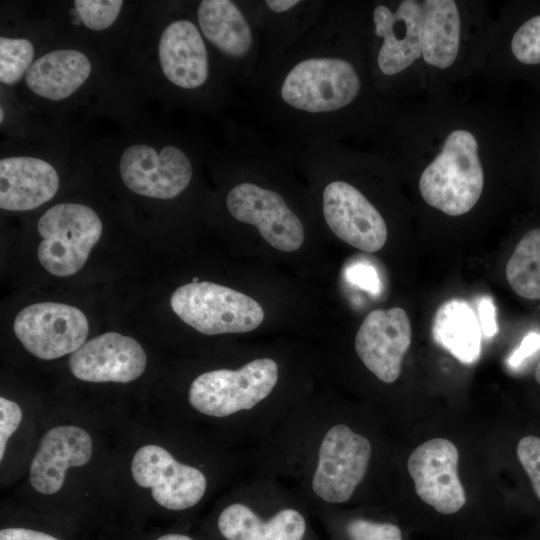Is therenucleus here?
Here are the masks:
<instances>
[{
	"label": "nucleus",
	"mask_w": 540,
	"mask_h": 540,
	"mask_svg": "<svg viewBox=\"0 0 540 540\" xmlns=\"http://www.w3.org/2000/svg\"><path fill=\"white\" fill-rule=\"evenodd\" d=\"M196 22L204 39L228 62L242 84L261 61L258 32L242 1L203 0Z\"/></svg>",
	"instance_id": "10"
},
{
	"label": "nucleus",
	"mask_w": 540,
	"mask_h": 540,
	"mask_svg": "<svg viewBox=\"0 0 540 540\" xmlns=\"http://www.w3.org/2000/svg\"><path fill=\"white\" fill-rule=\"evenodd\" d=\"M412 339L409 317L401 307L371 311L355 337V350L365 367L384 383L395 382Z\"/></svg>",
	"instance_id": "15"
},
{
	"label": "nucleus",
	"mask_w": 540,
	"mask_h": 540,
	"mask_svg": "<svg viewBox=\"0 0 540 540\" xmlns=\"http://www.w3.org/2000/svg\"><path fill=\"white\" fill-rule=\"evenodd\" d=\"M372 446L369 439L345 423L320 433L309 471L310 491L328 504L348 502L366 476Z\"/></svg>",
	"instance_id": "6"
},
{
	"label": "nucleus",
	"mask_w": 540,
	"mask_h": 540,
	"mask_svg": "<svg viewBox=\"0 0 540 540\" xmlns=\"http://www.w3.org/2000/svg\"><path fill=\"white\" fill-rule=\"evenodd\" d=\"M365 37L371 77L378 87L383 79L400 75L422 57V1L373 4Z\"/></svg>",
	"instance_id": "4"
},
{
	"label": "nucleus",
	"mask_w": 540,
	"mask_h": 540,
	"mask_svg": "<svg viewBox=\"0 0 540 540\" xmlns=\"http://www.w3.org/2000/svg\"><path fill=\"white\" fill-rule=\"evenodd\" d=\"M90 72V61L82 52L55 50L35 60L25 80L38 96L57 101L73 94L87 80Z\"/></svg>",
	"instance_id": "22"
},
{
	"label": "nucleus",
	"mask_w": 540,
	"mask_h": 540,
	"mask_svg": "<svg viewBox=\"0 0 540 540\" xmlns=\"http://www.w3.org/2000/svg\"><path fill=\"white\" fill-rule=\"evenodd\" d=\"M423 51L428 65L449 68L456 60L461 38V18L453 0L422 1Z\"/></svg>",
	"instance_id": "24"
},
{
	"label": "nucleus",
	"mask_w": 540,
	"mask_h": 540,
	"mask_svg": "<svg viewBox=\"0 0 540 540\" xmlns=\"http://www.w3.org/2000/svg\"><path fill=\"white\" fill-rule=\"evenodd\" d=\"M511 51L521 63L540 64V15L528 19L516 30Z\"/></svg>",
	"instance_id": "27"
},
{
	"label": "nucleus",
	"mask_w": 540,
	"mask_h": 540,
	"mask_svg": "<svg viewBox=\"0 0 540 540\" xmlns=\"http://www.w3.org/2000/svg\"><path fill=\"white\" fill-rule=\"evenodd\" d=\"M242 2L258 32L261 61L280 55L301 40L314 26L328 3L324 0Z\"/></svg>",
	"instance_id": "16"
},
{
	"label": "nucleus",
	"mask_w": 540,
	"mask_h": 540,
	"mask_svg": "<svg viewBox=\"0 0 540 540\" xmlns=\"http://www.w3.org/2000/svg\"><path fill=\"white\" fill-rule=\"evenodd\" d=\"M516 455L540 501V437H522L517 444Z\"/></svg>",
	"instance_id": "30"
},
{
	"label": "nucleus",
	"mask_w": 540,
	"mask_h": 540,
	"mask_svg": "<svg viewBox=\"0 0 540 540\" xmlns=\"http://www.w3.org/2000/svg\"><path fill=\"white\" fill-rule=\"evenodd\" d=\"M174 313L205 335L245 333L264 319L261 305L244 293L212 282L178 287L170 299Z\"/></svg>",
	"instance_id": "7"
},
{
	"label": "nucleus",
	"mask_w": 540,
	"mask_h": 540,
	"mask_svg": "<svg viewBox=\"0 0 540 540\" xmlns=\"http://www.w3.org/2000/svg\"><path fill=\"white\" fill-rule=\"evenodd\" d=\"M432 337L436 344L458 361L471 365L481 355L482 331L470 305L460 299L443 303L432 322Z\"/></svg>",
	"instance_id": "23"
},
{
	"label": "nucleus",
	"mask_w": 540,
	"mask_h": 540,
	"mask_svg": "<svg viewBox=\"0 0 540 540\" xmlns=\"http://www.w3.org/2000/svg\"><path fill=\"white\" fill-rule=\"evenodd\" d=\"M43 238L37 249L41 265L49 273L66 277L86 263L102 234V222L90 207L62 203L49 208L38 221Z\"/></svg>",
	"instance_id": "8"
},
{
	"label": "nucleus",
	"mask_w": 540,
	"mask_h": 540,
	"mask_svg": "<svg viewBox=\"0 0 540 540\" xmlns=\"http://www.w3.org/2000/svg\"><path fill=\"white\" fill-rule=\"evenodd\" d=\"M59 177L48 162L35 157L0 160V207L9 211L32 210L53 198Z\"/></svg>",
	"instance_id": "20"
},
{
	"label": "nucleus",
	"mask_w": 540,
	"mask_h": 540,
	"mask_svg": "<svg viewBox=\"0 0 540 540\" xmlns=\"http://www.w3.org/2000/svg\"><path fill=\"white\" fill-rule=\"evenodd\" d=\"M14 333L34 356L52 360L79 349L89 324L78 308L56 302H40L23 308L15 317Z\"/></svg>",
	"instance_id": "11"
},
{
	"label": "nucleus",
	"mask_w": 540,
	"mask_h": 540,
	"mask_svg": "<svg viewBox=\"0 0 540 540\" xmlns=\"http://www.w3.org/2000/svg\"><path fill=\"white\" fill-rule=\"evenodd\" d=\"M0 111H1L0 119H1V122H2L3 121V109L1 108Z\"/></svg>",
	"instance_id": "38"
},
{
	"label": "nucleus",
	"mask_w": 540,
	"mask_h": 540,
	"mask_svg": "<svg viewBox=\"0 0 540 540\" xmlns=\"http://www.w3.org/2000/svg\"><path fill=\"white\" fill-rule=\"evenodd\" d=\"M296 159L310 174L323 179L321 212L329 229L345 243L368 253L386 243L384 217L352 182L336 175L311 146L290 145Z\"/></svg>",
	"instance_id": "2"
},
{
	"label": "nucleus",
	"mask_w": 540,
	"mask_h": 540,
	"mask_svg": "<svg viewBox=\"0 0 540 540\" xmlns=\"http://www.w3.org/2000/svg\"><path fill=\"white\" fill-rule=\"evenodd\" d=\"M538 350H540V333L530 332L509 356L507 363L511 368H518L528 357Z\"/></svg>",
	"instance_id": "34"
},
{
	"label": "nucleus",
	"mask_w": 540,
	"mask_h": 540,
	"mask_svg": "<svg viewBox=\"0 0 540 540\" xmlns=\"http://www.w3.org/2000/svg\"><path fill=\"white\" fill-rule=\"evenodd\" d=\"M120 174L133 192L157 199H173L190 184L193 164L181 148L167 145L159 153L147 145L128 147L120 160Z\"/></svg>",
	"instance_id": "14"
},
{
	"label": "nucleus",
	"mask_w": 540,
	"mask_h": 540,
	"mask_svg": "<svg viewBox=\"0 0 540 540\" xmlns=\"http://www.w3.org/2000/svg\"><path fill=\"white\" fill-rule=\"evenodd\" d=\"M535 379H536V382L540 385V361L537 364L536 369H535Z\"/></svg>",
	"instance_id": "37"
},
{
	"label": "nucleus",
	"mask_w": 540,
	"mask_h": 540,
	"mask_svg": "<svg viewBox=\"0 0 540 540\" xmlns=\"http://www.w3.org/2000/svg\"><path fill=\"white\" fill-rule=\"evenodd\" d=\"M34 47L27 39L0 38V81L17 83L33 64Z\"/></svg>",
	"instance_id": "26"
},
{
	"label": "nucleus",
	"mask_w": 540,
	"mask_h": 540,
	"mask_svg": "<svg viewBox=\"0 0 540 540\" xmlns=\"http://www.w3.org/2000/svg\"><path fill=\"white\" fill-rule=\"evenodd\" d=\"M156 540H192V538L184 534L171 533L165 534Z\"/></svg>",
	"instance_id": "36"
},
{
	"label": "nucleus",
	"mask_w": 540,
	"mask_h": 540,
	"mask_svg": "<svg viewBox=\"0 0 540 540\" xmlns=\"http://www.w3.org/2000/svg\"><path fill=\"white\" fill-rule=\"evenodd\" d=\"M484 182L478 139L472 131L456 128L422 171L419 191L431 207L449 216H460L476 205Z\"/></svg>",
	"instance_id": "3"
},
{
	"label": "nucleus",
	"mask_w": 540,
	"mask_h": 540,
	"mask_svg": "<svg viewBox=\"0 0 540 540\" xmlns=\"http://www.w3.org/2000/svg\"><path fill=\"white\" fill-rule=\"evenodd\" d=\"M278 379L277 362L269 357L257 358L235 370L202 373L191 383L188 401L209 417L248 415L271 395Z\"/></svg>",
	"instance_id": "5"
},
{
	"label": "nucleus",
	"mask_w": 540,
	"mask_h": 540,
	"mask_svg": "<svg viewBox=\"0 0 540 540\" xmlns=\"http://www.w3.org/2000/svg\"><path fill=\"white\" fill-rule=\"evenodd\" d=\"M345 531L349 540H403L401 528L387 521L353 518Z\"/></svg>",
	"instance_id": "29"
},
{
	"label": "nucleus",
	"mask_w": 540,
	"mask_h": 540,
	"mask_svg": "<svg viewBox=\"0 0 540 540\" xmlns=\"http://www.w3.org/2000/svg\"><path fill=\"white\" fill-rule=\"evenodd\" d=\"M369 72L364 17L328 1L301 40L259 63L244 94L258 125L281 142H339L384 119Z\"/></svg>",
	"instance_id": "1"
},
{
	"label": "nucleus",
	"mask_w": 540,
	"mask_h": 540,
	"mask_svg": "<svg viewBox=\"0 0 540 540\" xmlns=\"http://www.w3.org/2000/svg\"><path fill=\"white\" fill-rule=\"evenodd\" d=\"M225 202L236 221L255 227L272 247L293 252L303 244L302 220L277 189L244 177L229 189Z\"/></svg>",
	"instance_id": "9"
},
{
	"label": "nucleus",
	"mask_w": 540,
	"mask_h": 540,
	"mask_svg": "<svg viewBox=\"0 0 540 540\" xmlns=\"http://www.w3.org/2000/svg\"><path fill=\"white\" fill-rule=\"evenodd\" d=\"M0 540H59L56 537L27 528H3L0 531Z\"/></svg>",
	"instance_id": "35"
},
{
	"label": "nucleus",
	"mask_w": 540,
	"mask_h": 540,
	"mask_svg": "<svg viewBox=\"0 0 540 540\" xmlns=\"http://www.w3.org/2000/svg\"><path fill=\"white\" fill-rule=\"evenodd\" d=\"M146 364L138 341L117 332L92 338L69 358V369L76 378L95 383L133 381L143 374Z\"/></svg>",
	"instance_id": "17"
},
{
	"label": "nucleus",
	"mask_w": 540,
	"mask_h": 540,
	"mask_svg": "<svg viewBox=\"0 0 540 540\" xmlns=\"http://www.w3.org/2000/svg\"><path fill=\"white\" fill-rule=\"evenodd\" d=\"M93 452L87 431L74 425H60L47 431L31 462L29 481L37 492L51 495L61 489L70 467L86 465Z\"/></svg>",
	"instance_id": "19"
},
{
	"label": "nucleus",
	"mask_w": 540,
	"mask_h": 540,
	"mask_svg": "<svg viewBox=\"0 0 540 540\" xmlns=\"http://www.w3.org/2000/svg\"><path fill=\"white\" fill-rule=\"evenodd\" d=\"M158 56L164 76L185 91H196L210 78V59L205 39L189 19L172 21L163 30Z\"/></svg>",
	"instance_id": "18"
},
{
	"label": "nucleus",
	"mask_w": 540,
	"mask_h": 540,
	"mask_svg": "<svg viewBox=\"0 0 540 540\" xmlns=\"http://www.w3.org/2000/svg\"><path fill=\"white\" fill-rule=\"evenodd\" d=\"M459 452L448 439L433 438L416 447L407 461L419 498L442 515L459 512L466 503L457 466Z\"/></svg>",
	"instance_id": "13"
},
{
	"label": "nucleus",
	"mask_w": 540,
	"mask_h": 540,
	"mask_svg": "<svg viewBox=\"0 0 540 540\" xmlns=\"http://www.w3.org/2000/svg\"><path fill=\"white\" fill-rule=\"evenodd\" d=\"M505 276L520 297L540 299V228L531 229L520 239L506 264Z\"/></svg>",
	"instance_id": "25"
},
{
	"label": "nucleus",
	"mask_w": 540,
	"mask_h": 540,
	"mask_svg": "<svg viewBox=\"0 0 540 540\" xmlns=\"http://www.w3.org/2000/svg\"><path fill=\"white\" fill-rule=\"evenodd\" d=\"M478 320L482 335L486 338H491L497 333L496 308L491 297L483 296L480 298L478 302Z\"/></svg>",
	"instance_id": "33"
},
{
	"label": "nucleus",
	"mask_w": 540,
	"mask_h": 540,
	"mask_svg": "<svg viewBox=\"0 0 540 540\" xmlns=\"http://www.w3.org/2000/svg\"><path fill=\"white\" fill-rule=\"evenodd\" d=\"M76 11L91 30H104L111 26L119 15L123 1L121 0H76Z\"/></svg>",
	"instance_id": "28"
},
{
	"label": "nucleus",
	"mask_w": 540,
	"mask_h": 540,
	"mask_svg": "<svg viewBox=\"0 0 540 540\" xmlns=\"http://www.w3.org/2000/svg\"><path fill=\"white\" fill-rule=\"evenodd\" d=\"M347 278L360 288L371 293H377L380 289V282L375 269L364 264H357L349 268Z\"/></svg>",
	"instance_id": "32"
},
{
	"label": "nucleus",
	"mask_w": 540,
	"mask_h": 540,
	"mask_svg": "<svg viewBox=\"0 0 540 540\" xmlns=\"http://www.w3.org/2000/svg\"><path fill=\"white\" fill-rule=\"evenodd\" d=\"M22 420V412L17 403L0 398V460L3 459L7 442L17 430Z\"/></svg>",
	"instance_id": "31"
},
{
	"label": "nucleus",
	"mask_w": 540,
	"mask_h": 540,
	"mask_svg": "<svg viewBox=\"0 0 540 540\" xmlns=\"http://www.w3.org/2000/svg\"><path fill=\"white\" fill-rule=\"evenodd\" d=\"M131 473L140 487L151 489L156 503L173 511L195 506L207 489V478L201 470L177 461L165 448L154 444L135 452Z\"/></svg>",
	"instance_id": "12"
},
{
	"label": "nucleus",
	"mask_w": 540,
	"mask_h": 540,
	"mask_svg": "<svg viewBox=\"0 0 540 540\" xmlns=\"http://www.w3.org/2000/svg\"><path fill=\"white\" fill-rule=\"evenodd\" d=\"M217 526L226 540H303L307 529L298 509L284 507L263 519L242 502L226 506L219 514Z\"/></svg>",
	"instance_id": "21"
}]
</instances>
